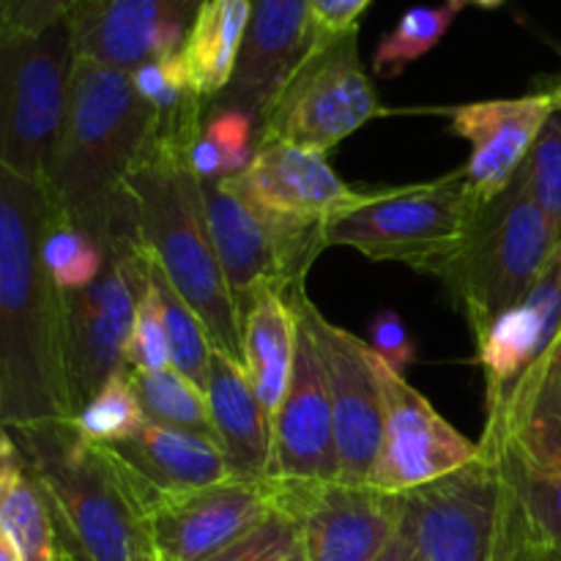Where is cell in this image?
<instances>
[{"label": "cell", "mask_w": 561, "mask_h": 561, "mask_svg": "<svg viewBox=\"0 0 561 561\" xmlns=\"http://www.w3.org/2000/svg\"><path fill=\"white\" fill-rule=\"evenodd\" d=\"M55 206L42 181L0 168V422L75 420L64 362V294L44 263Z\"/></svg>", "instance_id": "obj_1"}, {"label": "cell", "mask_w": 561, "mask_h": 561, "mask_svg": "<svg viewBox=\"0 0 561 561\" xmlns=\"http://www.w3.org/2000/svg\"><path fill=\"white\" fill-rule=\"evenodd\" d=\"M126 367H137V370H168V367H173L170 365L162 301H159L153 279H148L146 294L137 305L135 327H131L129 345H126Z\"/></svg>", "instance_id": "obj_35"}, {"label": "cell", "mask_w": 561, "mask_h": 561, "mask_svg": "<svg viewBox=\"0 0 561 561\" xmlns=\"http://www.w3.org/2000/svg\"><path fill=\"white\" fill-rule=\"evenodd\" d=\"M480 206L463 168L420 184L362 190L354 206L327 222V244L436 277L463 244Z\"/></svg>", "instance_id": "obj_6"}, {"label": "cell", "mask_w": 561, "mask_h": 561, "mask_svg": "<svg viewBox=\"0 0 561 561\" xmlns=\"http://www.w3.org/2000/svg\"><path fill=\"white\" fill-rule=\"evenodd\" d=\"M124 370L148 422L181 427V431L192 433H206V436L217 438L206 392L201 387H195L190 378H184L173 367H168V370L124 367Z\"/></svg>", "instance_id": "obj_28"}, {"label": "cell", "mask_w": 561, "mask_h": 561, "mask_svg": "<svg viewBox=\"0 0 561 561\" xmlns=\"http://www.w3.org/2000/svg\"><path fill=\"white\" fill-rule=\"evenodd\" d=\"M146 414H142L137 394L131 389L126 370L110 378L85 405L75 414L71 425L85 438L88 444L99 447H113V444L129 442L131 436L146 427Z\"/></svg>", "instance_id": "obj_31"}, {"label": "cell", "mask_w": 561, "mask_h": 561, "mask_svg": "<svg viewBox=\"0 0 561 561\" xmlns=\"http://www.w3.org/2000/svg\"><path fill=\"white\" fill-rule=\"evenodd\" d=\"M299 327L296 359L288 392L272 422L274 477L288 482H337V447H334V414L327 373L316 343Z\"/></svg>", "instance_id": "obj_19"}, {"label": "cell", "mask_w": 561, "mask_h": 561, "mask_svg": "<svg viewBox=\"0 0 561 561\" xmlns=\"http://www.w3.org/2000/svg\"><path fill=\"white\" fill-rule=\"evenodd\" d=\"M25 471V458H22L20 447H16L14 436H11L9 427L0 422V499L9 491L11 482Z\"/></svg>", "instance_id": "obj_41"}, {"label": "cell", "mask_w": 561, "mask_h": 561, "mask_svg": "<svg viewBox=\"0 0 561 561\" xmlns=\"http://www.w3.org/2000/svg\"><path fill=\"white\" fill-rule=\"evenodd\" d=\"M499 466L507 482V537L499 561H561V463L529 469L499 458Z\"/></svg>", "instance_id": "obj_25"}, {"label": "cell", "mask_w": 561, "mask_h": 561, "mask_svg": "<svg viewBox=\"0 0 561 561\" xmlns=\"http://www.w3.org/2000/svg\"><path fill=\"white\" fill-rule=\"evenodd\" d=\"M403 529L422 561L502 559L507 482L496 455L482 453L455 474L403 493Z\"/></svg>", "instance_id": "obj_10"}, {"label": "cell", "mask_w": 561, "mask_h": 561, "mask_svg": "<svg viewBox=\"0 0 561 561\" xmlns=\"http://www.w3.org/2000/svg\"><path fill=\"white\" fill-rule=\"evenodd\" d=\"M208 409L217 442L236 480L274 477V431L244 365L211 348L206 381Z\"/></svg>", "instance_id": "obj_24"}, {"label": "cell", "mask_w": 561, "mask_h": 561, "mask_svg": "<svg viewBox=\"0 0 561 561\" xmlns=\"http://www.w3.org/2000/svg\"><path fill=\"white\" fill-rule=\"evenodd\" d=\"M283 480H228L168 493L142 518L148 548L164 561H208L279 513Z\"/></svg>", "instance_id": "obj_13"}, {"label": "cell", "mask_w": 561, "mask_h": 561, "mask_svg": "<svg viewBox=\"0 0 561 561\" xmlns=\"http://www.w3.org/2000/svg\"><path fill=\"white\" fill-rule=\"evenodd\" d=\"M88 0H0V25L16 31H47L69 20Z\"/></svg>", "instance_id": "obj_39"}, {"label": "cell", "mask_w": 561, "mask_h": 561, "mask_svg": "<svg viewBox=\"0 0 561 561\" xmlns=\"http://www.w3.org/2000/svg\"><path fill=\"white\" fill-rule=\"evenodd\" d=\"M44 263L60 294L88 288L107 268L102 247L80 228L58 217L49 225L47 239H44Z\"/></svg>", "instance_id": "obj_33"}, {"label": "cell", "mask_w": 561, "mask_h": 561, "mask_svg": "<svg viewBox=\"0 0 561 561\" xmlns=\"http://www.w3.org/2000/svg\"><path fill=\"white\" fill-rule=\"evenodd\" d=\"M151 279L159 290V301H162L170 365H173V370H179L181 376L190 378L195 387H201L203 392H206L208 362H211V348H214L211 337H208L201 318L190 310V305L175 294L173 285H170L153 266H151Z\"/></svg>", "instance_id": "obj_32"}, {"label": "cell", "mask_w": 561, "mask_h": 561, "mask_svg": "<svg viewBox=\"0 0 561 561\" xmlns=\"http://www.w3.org/2000/svg\"><path fill=\"white\" fill-rule=\"evenodd\" d=\"M453 3H460V5H466V0H453Z\"/></svg>", "instance_id": "obj_49"}, {"label": "cell", "mask_w": 561, "mask_h": 561, "mask_svg": "<svg viewBox=\"0 0 561 561\" xmlns=\"http://www.w3.org/2000/svg\"><path fill=\"white\" fill-rule=\"evenodd\" d=\"M294 316L316 343L327 373L334 414V447H337V482L367 485L383 433V389L378 378L376 354L356 334L329 321L307 288L288 296Z\"/></svg>", "instance_id": "obj_12"}, {"label": "cell", "mask_w": 561, "mask_h": 561, "mask_svg": "<svg viewBox=\"0 0 561 561\" xmlns=\"http://www.w3.org/2000/svg\"><path fill=\"white\" fill-rule=\"evenodd\" d=\"M203 214L225 283L241 307L263 290L288 299L327 250V225L279 217L247 192L241 175L201 181Z\"/></svg>", "instance_id": "obj_7"}, {"label": "cell", "mask_w": 561, "mask_h": 561, "mask_svg": "<svg viewBox=\"0 0 561 561\" xmlns=\"http://www.w3.org/2000/svg\"><path fill=\"white\" fill-rule=\"evenodd\" d=\"M310 47V0H252V20L233 77L208 110H241L261 124Z\"/></svg>", "instance_id": "obj_20"}, {"label": "cell", "mask_w": 561, "mask_h": 561, "mask_svg": "<svg viewBox=\"0 0 561 561\" xmlns=\"http://www.w3.org/2000/svg\"><path fill=\"white\" fill-rule=\"evenodd\" d=\"M206 0H88L69 16L75 58L131 71L184 49Z\"/></svg>", "instance_id": "obj_16"}, {"label": "cell", "mask_w": 561, "mask_h": 561, "mask_svg": "<svg viewBox=\"0 0 561 561\" xmlns=\"http://www.w3.org/2000/svg\"><path fill=\"white\" fill-rule=\"evenodd\" d=\"M376 365L383 389V433L367 485L403 496L480 458V444L455 431L405 376H398L378 356Z\"/></svg>", "instance_id": "obj_14"}, {"label": "cell", "mask_w": 561, "mask_h": 561, "mask_svg": "<svg viewBox=\"0 0 561 561\" xmlns=\"http://www.w3.org/2000/svg\"><path fill=\"white\" fill-rule=\"evenodd\" d=\"M381 561H422L420 553H416L414 542H411V537L405 535L403 526H400L398 537H394L392 546L387 548V553H383Z\"/></svg>", "instance_id": "obj_42"}, {"label": "cell", "mask_w": 561, "mask_h": 561, "mask_svg": "<svg viewBox=\"0 0 561 561\" xmlns=\"http://www.w3.org/2000/svg\"><path fill=\"white\" fill-rule=\"evenodd\" d=\"M0 561H22L20 551H16V546L3 529H0Z\"/></svg>", "instance_id": "obj_43"}, {"label": "cell", "mask_w": 561, "mask_h": 561, "mask_svg": "<svg viewBox=\"0 0 561 561\" xmlns=\"http://www.w3.org/2000/svg\"><path fill=\"white\" fill-rule=\"evenodd\" d=\"M71 66L69 20L38 33L0 25V168L44 184L69 102Z\"/></svg>", "instance_id": "obj_8"}, {"label": "cell", "mask_w": 561, "mask_h": 561, "mask_svg": "<svg viewBox=\"0 0 561 561\" xmlns=\"http://www.w3.org/2000/svg\"><path fill=\"white\" fill-rule=\"evenodd\" d=\"M561 247L559 230L526 192L520 170L504 192L477 208L463 244L436 277L474 340L526 299Z\"/></svg>", "instance_id": "obj_5"}, {"label": "cell", "mask_w": 561, "mask_h": 561, "mask_svg": "<svg viewBox=\"0 0 561 561\" xmlns=\"http://www.w3.org/2000/svg\"><path fill=\"white\" fill-rule=\"evenodd\" d=\"M301 531L290 515L272 513L250 535L236 540L208 561H285L299 548Z\"/></svg>", "instance_id": "obj_36"}, {"label": "cell", "mask_w": 561, "mask_h": 561, "mask_svg": "<svg viewBox=\"0 0 561 561\" xmlns=\"http://www.w3.org/2000/svg\"><path fill=\"white\" fill-rule=\"evenodd\" d=\"M381 113L354 27L334 42L310 47L257 124L255 140L274 137L329 153Z\"/></svg>", "instance_id": "obj_9"}, {"label": "cell", "mask_w": 561, "mask_h": 561, "mask_svg": "<svg viewBox=\"0 0 561 561\" xmlns=\"http://www.w3.org/2000/svg\"><path fill=\"white\" fill-rule=\"evenodd\" d=\"M551 99H553V110H561V80H559V85L551 91Z\"/></svg>", "instance_id": "obj_47"}, {"label": "cell", "mask_w": 561, "mask_h": 561, "mask_svg": "<svg viewBox=\"0 0 561 561\" xmlns=\"http://www.w3.org/2000/svg\"><path fill=\"white\" fill-rule=\"evenodd\" d=\"M137 241L151 266L206 327L211 345L241 362V312L225 283L190 162L142 153L129 179Z\"/></svg>", "instance_id": "obj_3"}, {"label": "cell", "mask_w": 561, "mask_h": 561, "mask_svg": "<svg viewBox=\"0 0 561 561\" xmlns=\"http://www.w3.org/2000/svg\"><path fill=\"white\" fill-rule=\"evenodd\" d=\"M203 135L222 153L225 175L244 173L255 148V121L241 110H208Z\"/></svg>", "instance_id": "obj_37"}, {"label": "cell", "mask_w": 561, "mask_h": 561, "mask_svg": "<svg viewBox=\"0 0 561 561\" xmlns=\"http://www.w3.org/2000/svg\"><path fill=\"white\" fill-rule=\"evenodd\" d=\"M367 345L398 376H405V370L416 362L414 337H411L409 327L394 310H378L370 318V323H367Z\"/></svg>", "instance_id": "obj_38"}, {"label": "cell", "mask_w": 561, "mask_h": 561, "mask_svg": "<svg viewBox=\"0 0 561 561\" xmlns=\"http://www.w3.org/2000/svg\"><path fill=\"white\" fill-rule=\"evenodd\" d=\"M239 175L263 208L305 222L327 225L362 195V190L348 186L334 173L327 153L274 137L255 140L250 164Z\"/></svg>", "instance_id": "obj_22"}, {"label": "cell", "mask_w": 561, "mask_h": 561, "mask_svg": "<svg viewBox=\"0 0 561 561\" xmlns=\"http://www.w3.org/2000/svg\"><path fill=\"white\" fill-rule=\"evenodd\" d=\"M58 561H82L80 557H75L71 551H66V548L58 546Z\"/></svg>", "instance_id": "obj_46"}, {"label": "cell", "mask_w": 561, "mask_h": 561, "mask_svg": "<svg viewBox=\"0 0 561 561\" xmlns=\"http://www.w3.org/2000/svg\"><path fill=\"white\" fill-rule=\"evenodd\" d=\"M9 431L47 496L60 548L82 561H131L151 551L107 449L80 438L71 420Z\"/></svg>", "instance_id": "obj_4"}, {"label": "cell", "mask_w": 561, "mask_h": 561, "mask_svg": "<svg viewBox=\"0 0 561 561\" xmlns=\"http://www.w3.org/2000/svg\"><path fill=\"white\" fill-rule=\"evenodd\" d=\"M104 449L140 520L159 496L236 480L219 442L206 433L146 422V427L129 442Z\"/></svg>", "instance_id": "obj_17"}, {"label": "cell", "mask_w": 561, "mask_h": 561, "mask_svg": "<svg viewBox=\"0 0 561 561\" xmlns=\"http://www.w3.org/2000/svg\"><path fill=\"white\" fill-rule=\"evenodd\" d=\"M285 561H307V557H305V548H301V542H299V548H296V551L290 553V557L285 559Z\"/></svg>", "instance_id": "obj_48"}, {"label": "cell", "mask_w": 561, "mask_h": 561, "mask_svg": "<svg viewBox=\"0 0 561 561\" xmlns=\"http://www.w3.org/2000/svg\"><path fill=\"white\" fill-rule=\"evenodd\" d=\"M131 561H164V559L159 557V553H153V551H137L135 559H131Z\"/></svg>", "instance_id": "obj_44"}, {"label": "cell", "mask_w": 561, "mask_h": 561, "mask_svg": "<svg viewBox=\"0 0 561 561\" xmlns=\"http://www.w3.org/2000/svg\"><path fill=\"white\" fill-rule=\"evenodd\" d=\"M153 121L157 113L129 71L75 58L44 186L58 219L91 236L107 261L140 247L129 179L142 162Z\"/></svg>", "instance_id": "obj_2"}, {"label": "cell", "mask_w": 561, "mask_h": 561, "mask_svg": "<svg viewBox=\"0 0 561 561\" xmlns=\"http://www.w3.org/2000/svg\"><path fill=\"white\" fill-rule=\"evenodd\" d=\"M477 5H482V9H499L502 3H507V0H474Z\"/></svg>", "instance_id": "obj_45"}, {"label": "cell", "mask_w": 561, "mask_h": 561, "mask_svg": "<svg viewBox=\"0 0 561 561\" xmlns=\"http://www.w3.org/2000/svg\"><path fill=\"white\" fill-rule=\"evenodd\" d=\"M449 118V131L471 146L463 164L471 195L480 203L493 201L524 168L546 121L553 115L548 93H529L515 99H485L442 110Z\"/></svg>", "instance_id": "obj_18"}, {"label": "cell", "mask_w": 561, "mask_h": 561, "mask_svg": "<svg viewBox=\"0 0 561 561\" xmlns=\"http://www.w3.org/2000/svg\"><path fill=\"white\" fill-rule=\"evenodd\" d=\"M463 5L447 0L444 5H414L398 20V25L383 33L373 53V71L378 77H398L409 69L414 60L431 53L447 31L453 27L455 16Z\"/></svg>", "instance_id": "obj_30"}, {"label": "cell", "mask_w": 561, "mask_h": 561, "mask_svg": "<svg viewBox=\"0 0 561 561\" xmlns=\"http://www.w3.org/2000/svg\"><path fill=\"white\" fill-rule=\"evenodd\" d=\"M151 279L142 247L110 257L96 283L64 294V362L75 414L124 373L137 305Z\"/></svg>", "instance_id": "obj_11"}, {"label": "cell", "mask_w": 561, "mask_h": 561, "mask_svg": "<svg viewBox=\"0 0 561 561\" xmlns=\"http://www.w3.org/2000/svg\"><path fill=\"white\" fill-rule=\"evenodd\" d=\"M252 20V0H206L186 36L181 58L192 88L211 104L228 88Z\"/></svg>", "instance_id": "obj_27"}, {"label": "cell", "mask_w": 561, "mask_h": 561, "mask_svg": "<svg viewBox=\"0 0 561 561\" xmlns=\"http://www.w3.org/2000/svg\"><path fill=\"white\" fill-rule=\"evenodd\" d=\"M526 192L561 236V110H553L520 168Z\"/></svg>", "instance_id": "obj_34"}, {"label": "cell", "mask_w": 561, "mask_h": 561, "mask_svg": "<svg viewBox=\"0 0 561 561\" xmlns=\"http://www.w3.org/2000/svg\"><path fill=\"white\" fill-rule=\"evenodd\" d=\"M373 0H310L312 47L334 42L354 31L356 20Z\"/></svg>", "instance_id": "obj_40"}, {"label": "cell", "mask_w": 561, "mask_h": 561, "mask_svg": "<svg viewBox=\"0 0 561 561\" xmlns=\"http://www.w3.org/2000/svg\"><path fill=\"white\" fill-rule=\"evenodd\" d=\"M0 529L11 537L22 561H58L53 510L27 466L0 499Z\"/></svg>", "instance_id": "obj_29"}, {"label": "cell", "mask_w": 561, "mask_h": 561, "mask_svg": "<svg viewBox=\"0 0 561 561\" xmlns=\"http://www.w3.org/2000/svg\"><path fill=\"white\" fill-rule=\"evenodd\" d=\"M296 334L294 307L285 296L263 290L241 307V365L272 422L294 373Z\"/></svg>", "instance_id": "obj_26"}, {"label": "cell", "mask_w": 561, "mask_h": 561, "mask_svg": "<svg viewBox=\"0 0 561 561\" xmlns=\"http://www.w3.org/2000/svg\"><path fill=\"white\" fill-rule=\"evenodd\" d=\"M561 332V247L524 301L496 318L477 343V362L485 373L488 411L502 403L515 381L546 354Z\"/></svg>", "instance_id": "obj_23"}, {"label": "cell", "mask_w": 561, "mask_h": 561, "mask_svg": "<svg viewBox=\"0 0 561 561\" xmlns=\"http://www.w3.org/2000/svg\"><path fill=\"white\" fill-rule=\"evenodd\" d=\"M480 447L529 469L561 463V332L488 411Z\"/></svg>", "instance_id": "obj_21"}, {"label": "cell", "mask_w": 561, "mask_h": 561, "mask_svg": "<svg viewBox=\"0 0 561 561\" xmlns=\"http://www.w3.org/2000/svg\"><path fill=\"white\" fill-rule=\"evenodd\" d=\"M279 513L299 524L307 561H381L403 526V496L373 485L283 480Z\"/></svg>", "instance_id": "obj_15"}]
</instances>
